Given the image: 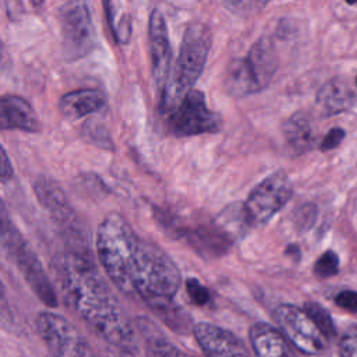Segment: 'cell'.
<instances>
[{
	"mask_svg": "<svg viewBox=\"0 0 357 357\" xmlns=\"http://www.w3.org/2000/svg\"><path fill=\"white\" fill-rule=\"evenodd\" d=\"M304 311L308 314V317L312 319V322L317 325V328L321 331V333L326 339H331L335 336L336 329H335L333 321L329 312L322 305L314 301H307L304 304Z\"/></svg>",
	"mask_w": 357,
	"mask_h": 357,
	"instance_id": "cell-21",
	"label": "cell"
},
{
	"mask_svg": "<svg viewBox=\"0 0 357 357\" xmlns=\"http://www.w3.org/2000/svg\"><path fill=\"white\" fill-rule=\"evenodd\" d=\"M106 103V96L99 89H75L60 98L59 110L67 120H79L98 110Z\"/></svg>",
	"mask_w": 357,
	"mask_h": 357,
	"instance_id": "cell-17",
	"label": "cell"
},
{
	"mask_svg": "<svg viewBox=\"0 0 357 357\" xmlns=\"http://www.w3.org/2000/svg\"><path fill=\"white\" fill-rule=\"evenodd\" d=\"M107 21L114 39L119 43H127L131 36V15L126 10V4L120 1H105Z\"/></svg>",
	"mask_w": 357,
	"mask_h": 357,
	"instance_id": "cell-20",
	"label": "cell"
},
{
	"mask_svg": "<svg viewBox=\"0 0 357 357\" xmlns=\"http://www.w3.org/2000/svg\"><path fill=\"white\" fill-rule=\"evenodd\" d=\"M82 137L88 141L95 144L96 146H100L103 149L112 151L113 149V141L109 135V131L105 128V126L89 120L82 127Z\"/></svg>",
	"mask_w": 357,
	"mask_h": 357,
	"instance_id": "cell-22",
	"label": "cell"
},
{
	"mask_svg": "<svg viewBox=\"0 0 357 357\" xmlns=\"http://www.w3.org/2000/svg\"><path fill=\"white\" fill-rule=\"evenodd\" d=\"M340 357H357V325L349 328L339 342Z\"/></svg>",
	"mask_w": 357,
	"mask_h": 357,
	"instance_id": "cell-26",
	"label": "cell"
},
{
	"mask_svg": "<svg viewBox=\"0 0 357 357\" xmlns=\"http://www.w3.org/2000/svg\"><path fill=\"white\" fill-rule=\"evenodd\" d=\"M351 93L340 79L325 82L317 93V105L326 114H337L350 107Z\"/></svg>",
	"mask_w": 357,
	"mask_h": 357,
	"instance_id": "cell-19",
	"label": "cell"
},
{
	"mask_svg": "<svg viewBox=\"0 0 357 357\" xmlns=\"http://www.w3.org/2000/svg\"><path fill=\"white\" fill-rule=\"evenodd\" d=\"M148 42L152 63V75L163 95L172 75V47L167 26L160 10L153 8L148 22Z\"/></svg>",
	"mask_w": 357,
	"mask_h": 357,
	"instance_id": "cell-12",
	"label": "cell"
},
{
	"mask_svg": "<svg viewBox=\"0 0 357 357\" xmlns=\"http://www.w3.org/2000/svg\"><path fill=\"white\" fill-rule=\"evenodd\" d=\"M13 176V167H11V162L7 156V152L4 148H1V181L6 183L8 178H11Z\"/></svg>",
	"mask_w": 357,
	"mask_h": 357,
	"instance_id": "cell-30",
	"label": "cell"
},
{
	"mask_svg": "<svg viewBox=\"0 0 357 357\" xmlns=\"http://www.w3.org/2000/svg\"><path fill=\"white\" fill-rule=\"evenodd\" d=\"M57 280L68 305L103 339L132 350L134 328L85 247H73L57 262Z\"/></svg>",
	"mask_w": 357,
	"mask_h": 357,
	"instance_id": "cell-2",
	"label": "cell"
},
{
	"mask_svg": "<svg viewBox=\"0 0 357 357\" xmlns=\"http://www.w3.org/2000/svg\"><path fill=\"white\" fill-rule=\"evenodd\" d=\"M211 49V31L202 22L188 25L184 32L178 57L173 67L169 84L162 95V107L172 110L187 92L192 89L201 75Z\"/></svg>",
	"mask_w": 357,
	"mask_h": 357,
	"instance_id": "cell-3",
	"label": "cell"
},
{
	"mask_svg": "<svg viewBox=\"0 0 357 357\" xmlns=\"http://www.w3.org/2000/svg\"><path fill=\"white\" fill-rule=\"evenodd\" d=\"M63 54L74 61L89 54L96 46V31L85 1H68L59 10Z\"/></svg>",
	"mask_w": 357,
	"mask_h": 357,
	"instance_id": "cell-7",
	"label": "cell"
},
{
	"mask_svg": "<svg viewBox=\"0 0 357 357\" xmlns=\"http://www.w3.org/2000/svg\"><path fill=\"white\" fill-rule=\"evenodd\" d=\"M163 225H166L167 229H173L178 237H181L202 257H222L234 241V238L216 220L195 226H178L172 220H166Z\"/></svg>",
	"mask_w": 357,
	"mask_h": 357,
	"instance_id": "cell-11",
	"label": "cell"
},
{
	"mask_svg": "<svg viewBox=\"0 0 357 357\" xmlns=\"http://www.w3.org/2000/svg\"><path fill=\"white\" fill-rule=\"evenodd\" d=\"M248 336L257 357H297L293 349L294 346L283 332L269 324H254L250 328Z\"/></svg>",
	"mask_w": 357,
	"mask_h": 357,
	"instance_id": "cell-15",
	"label": "cell"
},
{
	"mask_svg": "<svg viewBox=\"0 0 357 357\" xmlns=\"http://www.w3.org/2000/svg\"><path fill=\"white\" fill-rule=\"evenodd\" d=\"M335 303L349 312H357V291H351V290L340 291L336 296Z\"/></svg>",
	"mask_w": 357,
	"mask_h": 357,
	"instance_id": "cell-27",
	"label": "cell"
},
{
	"mask_svg": "<svg viewBox=\"0 0 357 357\" xmlns=\"http://www.w3.org/2000/svg\"><path fill=\"white\" fill-rule=\"evenodd\" d=\"M96 251L105 273L121 293L141 298L155 311L173 303L181 279L177 265L124 216H105L96 231Z\"/></svg>",
	"mask_w": 357,
	"mask_h": 357,
	"instance_id": "cell-1",
	"label": "cell"
},
{
	"mask_svg": "<svg viewBox=\"0 0 357 357\" xmlns=\"http://www.w3.org/2000/svg\"><path fill=\"white\" fill-rule=\"evenodd\" d=\"M278 70V56L269 38H259L247 56L233 59L225 73L223 84L234 98L257 93L268 86Z\"/></svg>",
	"mask_w": 357,
	"mask_h": 357,
	"instance_id": "cell-4",
	"label": "cell"
},
{
	"mask_svg": "<svg viewBox=\"0 0 357 357\" xmlns=\"http://www.w3.org/2000/svg\"><path fill=\"white\" fill-rule=\"evenodd\" d=\"M275 318L283 335L300 351L319 354L325 350L326 337L304 310L291 304H282L276 308Z\"/></svg>",
	"mask_w": 357,
	"mask_h": 357,
	"instance_id": "cell-10",
	"label": "cell"
},
{
	"mask_svg": "<svg viewBox=\"0 0 357 357\" xmlns=\"http://www.w3.org/2000/svg\"><path fill=\"white\" fill-rule=\"evenodd\" d=\"M293 185L283 170L273 172L257 184L243 204V212L248 227H259L268 223L290 199Z\"/></svg>",
	"mask_w": 357,
	"mask_h": 357,
	"instance_id": "cell-6",
	"label": "cell"
},
{
	"mask_svg": "<svg viewBox=\"0 0 357 357\" xmlns=\"http://www.w3.org/2000/svg\"><path fill=\"white\" fill-rule=\"evenodd\" d=\"M192 332L206 357H250L241 339L227 329L199 322L192 328Z\"/></svg>",
	"mask_w": 357,
	"mask_h": 357,
	"instance_id": "cell-14",
	"label": "cell"
},
{
	"mask_svg": "<svg viewBox=\"0 0 357 357\" xmlns=\"http://www.w3.org/2000/svg\"><path fill=\"white\" fill-rule=\"evenodd\" d=\"M283 134L286 142L296 153H304L311 149L314 144V130L308 114L296 112L283 124Z\"/></svg>",
	"mask_w": 357,
	"mask_h": 357,
	"instance_id": "cell-18",
	"label": "cell"
},
{
	"mask_svg": "<svg viewBox=\"0 0 357 357\" xmlns=\"http://www.w3.org/2000/svg\"><path fill=\"white\" fill-rule=\"evenodd\" d=\"M220 127V116L208 107L205 95L197 89L187 92L169 114V128L177 137L216 132Z\"/></svg>",
	"mask_w": 357,
	"mask_h": 357,
	"instance_id": "cell-8",
	"label": "cell"
},
{
	"mask_svg": "<svg viewBox=\"0 0 357 357\" xmlns=\"http://www.w3.org/2000/svg\"><path fill=\"white\" fill-rule=\"evenodd\" d=\"M344 138V131L342 128H332L328 131V134L324 137L322 142H321V151H329V149H333L336 148L342 139Z\"/></svg>",
	"mask_w": 357,
	"mask_h": 357,
	"instance_id": "cell-28",
	"label": "cell"
},
{
	"mask_svg": "<svg viewBox=\"0 0 357 357\" xmlns=\"http://www.w3.org/2000/svg\"><path fill=\"white\" fill-rule=\"evenodd\" d=\"M298 215H300V219L297 220V223L301 225V227L308 229L315 219V208L312 205H305L298 211Z\"/></svg>",
	"mask_w": 357,
	"mask_h": 357,
	"instance_id": "cell-29",
	"label": "cell"
},
{
	"mask_svg": "<svg viewBox=\"0 0 357 357\" xmlns=\"http://www.w3.org/2000/svg\"><path fill=\"white\" fill-rule=\"evenodd\" d=\"M356 82H357V78H356Z\"/></svg>",
	"mask_w": 357,
	"mask_h": 357,
	"instance_id": "cell-31",
	"label": "cell"
},
{
	"mask_svg": "<svg viewBox=\"0 0 357 357\" xmlns=\"http://www.w3.org/2000/svg\"><path fill=\"white\" fill-rule=\"evenodd\" d=\"M36 326L53 357H91L86 340L64 317L54 312H40L36 318Z\"/></svg>",
	"mask_w": 357,
	"mask_h": 357,
	"instance_id": "cell-9",
	"label": "cell"
},
{
	"mask_svg": "<svg viewBox=\"0 0 357 357\" xmlns=\"http://www.w3.org/2000/svg\"><path fill=\"white\" fill-rule=\"evenodd\" d=\"M339 272V258L333 251H325L314 265V273L322 279L335 276Z\"/></svg>",
	"mask_w": 357,
	"mask_h": 357,
	"instance_id": "cell-24",
	"label": "cell"
},
{
	"mask_svg": "<svg viewBox=\"0 0 357 357\" xmlns=\"http://www.w3.org/2000/svg\"><path fill=\"white\" fill-rule=\"evenodd\" d=\"M146 356L148 357H195L191 356L174 344L163 340V339H153L148 343L146 347Z\"/></svg>",
	"mask_w": 357,
	"mask_h": 357,
	"instance_id": "cell-23",
	"label": "cell"
},
{
	"mask_svg": "<svg viewBox=\"0 0 357 357\" xmlns=\"http://www.w3.org/2000/svg\"><path fill=\"white\" fill-rule=\"evenodd\" d=\"M0 127L1 130L36 132L40 130V123L26 99L18 95H4L0 100Z\"/></svg>",
	"mask_w": 357,
	"mask_h": 357,
	"instance_id": "cell-16",
	"label": "cell"
},
{
	"mask_svg": "<svg viewBox=\"0 0 357 357\" xmlns=\"http://www.w3.org/2000/svg\"><path fill=\"white\" fill-rule=\"evenodd\" d=\"M35 194L45 209L53 216V219L78 243L81 241L79 226L77 223L75 213L68 204V199L63 188L52 178L39 176L33 183Z\"/></svg>",
	"mask_w": 357,
	"mask_h": 357,
	"instance_id": "cell-13",
	"label": "cell"
},
{
	"mask_svg": "<svg viewBox=\"0 0 357 357\" xmlns=\"http://www.w3.org/2000/svg\"><path fill=\"white\" fill-rule=\"evenodd\" d=\"M1 244L38 298L47 307H56L57 297L54 289L47 279L39 258L29 243L7 218L4 206L1 212Z\"/></svg>",
	"mask_w": 357,
	"mask_h": 357,
	"instance_id": "cell-5",
	"label": "cell"
},
{
	"mask_svg": "<svg viewBox=\"0 0 357 357\" xmlns=\"http://www.w3.org/2000/svg\"><path fill=\"white\" fill-rule=\"evenodd\" d=\"M185 289H187V294L190 296V298L192 300L194 304L205 305L209 303V300H211L209 290L197 279H194V278L187 279Z\"/></svg>",
	"mask_w": 357,
	"mask_h": 357,
	"instance_id": "cell-25",
	"label": "cell"
}]
</instances>
